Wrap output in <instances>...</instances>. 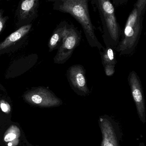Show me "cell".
Masks as SVG:
<instances>
[{
	"label": "cell",
	"mask_w": 146,
	"mask_h": 146,
	"mask_svg": "<svg viewBox=\"0 0 146 146\" xmlns=\"http://www.w3.org/2000/svg\"><path fill=\"white\" fill-rule=\"evenodd\" d=\"M52 3L53 9L72 15L81 25L89 45L103 49V46L98 40L95 28L90 18L89 0H48Z\"/></svg>",
	"instance_id": "6da1fadb"
},
{
	"label": "cell",
	"mask_w": 146,
	"mask_h": 146,
	"mask_svg": "<svg viewBox=\"0 0 146 146\" xmlns=\"http://www.w3.org/2000/svg\"><path fill=\"white\" fill-rule=\"evenodd\" d=\"M103 27L102 37L106 46L116 48L120 42L121 30L117 22L115 8L111 0H94Z\"/></svg>",
	"instance_id": "7a4b0ae2"
},
{
	"label": "cell",
	"mask_w": 146,
	"mask_h": 146,
	"mask_svg": "<svg viewBox=\"0 0 146 146\" xmlns=\"http://www.w3.org/2000/svg\"><path fill=\"white\" fill-rule=\"evenodd\" d=\"M144 14L134 6L127 19L122 38L116 48L120 56L130 55L135 50L142 32Z\"/></svg>",
	"instance_id": "3957f363"
},
{
	"label": "cell",
	"mask_w": 146,
	"mask_h": 146,
	"mask_svg": "<svg viewBox=\"0 0 146 146\" xmlns=\"http://www.w3.org/2000/svg\"><path fill=\"white\" fill-rule=\"evenodd\" d=\"M81 39L80 32L73 24H68L61 46L54 59L56 64L65 63L71 57Z\"/></svg>",
	"instance_id": "277c9868"
},
{
	"label": "cell",
	"mask_w": 146,
	"mask_h": 146,
	"mask_svg": "<svg viewBox=\"0 0 146 146\" xmlns=\"http://www.w3.org/2000/svg\"><path fill=\"white\" fill-rule=\"evenodd\" d=\"M99 124L102 135L100 146H121L122 133L119 124L107 115L101 116Z\"/></svg>",
	"instance_id": "5b68a950"
},
{
	"label": "cell",
	"mask_w": 146,
	"mask_h": 146,
	"mask_svg": "<svg viewBox=\"0 0 146 146\" xmlns=\"http://www.w3.org/2000/svg\"><path fill=\"white\" fill-rule=\"evenodd\" d=\"M24 98L29 104L42 107H57L63 104L61 99L51 91L44 88L28 92L24 95Z\"/></svg>",
	"instance_id": "8992f818"
},
{
	"label": "cell",
	"mask_w": 146,
	"mask_h": 146,
	"mask_svg": "<svg viewBox=\"0 0 146 146\" xmlns=\"http://www.w3.org/2000/svg\"><path fill=\"white\" fill-rule=\"evenodd\" d=\"M67 76L69 85L74 92L81 96L90 94L86 78V71L82 65H73L67 70Z\"/></svg>",
	"instance_id": "52a82bcc"
},
{
	"label": "cell",
	"mask_w": 146,
	"mask_h": 146,
	"mask_svg": "<svg viewBox=\"0 0 146 146\" xmlns=\"http://www.w3.org/2000/svg\"><path fill=\"white\" fill-rule=\"evenodd\" d=\"M128 81L132 96L136 106L138 115L141 121L143 123H145V104L140 79L137 73L135 71H132L129 75Z\"/></svg>",
	"instance_id": "ba28073f"
},
{
	"label": "cell",
	"mask_w": 146,
	"mask_h": 146,
	"mask_svg": "<svg viewBox=\"0 0 146 146\" xmlns=\"http://www.w3.org/2000/svg\"><path fill=\"white\" fill-rule=\"evenodd\" d=\"M39 0H21L16 13L17 24L22 26L31 24L37 17Z\"/></svg>",
	"instance_id": "9c48e42d"
},
{
	"label": "cell",
	"mask_w": 146,
	"mask_h": 146,
	"mask_svg": "<svg viewBox=\"0 0 146 146\" xmlns=\"http://www.w3.org/2000/svg\"><path fill=\"white\" fill-rule=\"evenodd\" d=\"M69 23L66 21H62L53 32L48 43L50 51L58 49L61 44Z\"/></svg>",
	"instance_id": "30bf717a"
},
{
	"label": "cell",
	"mask_w": 146,
	"mask_h": 146,
	"mask_svg": "<svg viewBox=\"0 0 146 146\" xmlns=\"http://www.w3.org/2000/svg\"><path fill=\"white\" fill-rule=\"evenodd\" d=\"M32 26L31 24L22 26L17 31L10 34L3 42L0 43V50L9 47L22 38L30 31Z\"/></svg>",
	"instance_id": "8fae6325"
},
{
	"label": "cell",
	"mask_w": 146,
	"mask_h": 146,
	"mask_svg": "<svg viewBox=\"0 0 146 146\" xmlns=\"http://www.w3.org/2000/svg\"><path fill=\"white\" fill-rule=\"evenodd\" d=\"M20 135L19 129L15 125H12L5 132L3 140L8 143V146H16L19 143Z\"/></svg>",
	"instance_id": "7c38bea8"
},
{
	"label": "cell",
	"mask_w": 146,
	"mask_h": 146,
	"mask_svg": "<svg viewBox=\"0 0 146 146\" xmlns=\"http://www.w3.org/2000/svg\"><path fill=\"white\" fill-rule=\"evenodd\" d=\"M103 50V52H100V54L103 66L109 64L116 66L117 63L116 58V48L112 46H106V48H104Z\"/></svg>",
	"instance_id": "4fadbf2b"
},
{
	"label": "cell",
	"mask_w": 146,
	"mask_h": 146,
	"mask_svg": "<svg viewBox=\"0 0 146 146\" xmlns=\"http://www.w3.org/2000/svg\"><path fill=\"white\" fill-rule=\"evenodd\" d=\"M104 68V72L105 75L108 76H113L115 72V65H105L103 66Z\"/></svg>",
	"instance_id": "5bb4252c"
},
{
	"label": "cell",
	"mask_w": 146,
	"mask_h": 146,
	"mask_svg": "<svg viewBox=\"0 0 146 146\" xmlns=\"http://www.w3.org/2000/svg\"><path fill=\"white\" fill-rule=\"evenodd\" d=\"M0 108L4 113L8 114L11 111V106L9 104L4 100L0 101Z\"/></svg>",
	"instance_id": "9a60e30c"
},
{
	"label": "cell",
	"mask_w": 146,
	"mask_h": 146,
	"mask_svg": "<svg viewBox=\"0 0 146 146\" xmlns=\"http://www.w3.org/2000/svg\"><path fill=\"white\" fill-rule=\"evenodd\" d=\"M146 0H137L135 6L139 10L145 13L146 9Z\"/></svg>",
	"instance_id": "2e32d148"
},
{
	"label": "cell",
	"mask_w": 146,
	"mask_h": 146,
	"mask_svg": "<svg viewBox=\"0 0 146 146\" xmlns=\"http://www.w3.org/2000/svg\"><path fill=\"white\" fill-rule=\"evenodd\" d=\"M3 12V10L0 9V32L3 29L7 20L8 17L4 15Z\"/></svg>",
	"instance_id": "e0dca14e"
},
{
	"label": "cell",
	"mask_w": 146,
	"mask_h": 146,
	"mask_svg": "<svg viewBox=\"0 0 146 146\" xmlns=\"http://www.w3.org/2000/svg\"><path fill=\"white\" fill-rule=\"evenodd\" d=\"M113 5L116 7H119L126 4L128 0H112Z\"/></svg>",
	"instance_id": "ac0fdd59"
},
{
	"label": "cell",
	"mask_w": 146,
	"mask_h": 146,
	"mask_svg": "<svg viewBox=\"0 0 146 146\" xmlns=\"http://www.w3.org/2000/svg\"><path fill=\"white\" fill-rule=\"evenodd\" d=\"M139 146H146L145 145V143H143V142H141L140 144L139 145Z\"/></svg>",
	"instance_id": "d6986e66"
},
{
	"label": "cell",
	"mask_w": 146,
	"mask_h": 146,
	"mask_svg": "<svg viewBox=\"0 0 146 146\" xmlns=\"http://www.w3.org/2000/svg\"><path fill=\"white\" fill-rule=\"evenodd\" d=\"M0 1H1V0H0Z\"/></svg>",
	"instance_id": "ffe728a7"
}]
</instances>
